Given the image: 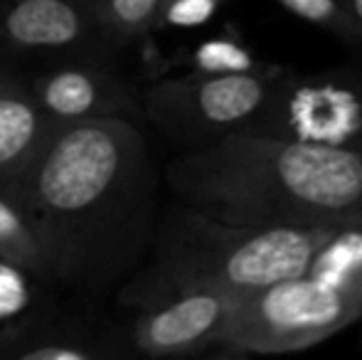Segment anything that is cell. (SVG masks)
Returning a JSON list of instances; mask_svg holds the SVG:
<instances>
[{
	"label": "cell",
	"mask_w": 362,
	"mask_h": 360,
	"mask_svg": "<svg viewBox=\"0 0 362 360\" xmlns=\"http://www.w3.org/2000/svg\"><path fill=\"white\" fill-rule=\"evenodd\" d=\"M15 197L33 217L57 281L104 289L153 245L158 170L129 116L57 124Z\"/></svg>",
	"instance_id": "cell-1"
},
{
	"label": "cell",
	"mask_w": 362,
	"mask_h": 360,
	"mask_svg": "<svg viewBox=\"0 0 362 360\" xmlns=\"http://www.w3.org/2000/svg\"><path fill=\"white\" fill-rule=\"evenodd\" d=\"M165 180L177 202L237 225L362 222V151L237 131L182 151L165 168Z\"/></svg>",
	"instance_id": "cell-2"
},
{
	"label": "cell",
	"mask_w": 362,
	"mask_h": 360,
	"mask_svg": "<svg viewBox=\"0 0 362 360\" xmlns=\"http://www.w3.org/2000/svg\"><path fill=\"white\" fill-rule=\"evenodd\" d=\"M328 232L237 225L175 202L156 225L153 262L134 286V303L190 289L232 296L259 291L303 272Z\"/></svg>",
	"instance_id": "cell-3"
},
{
	"label": "cell",
	"mask_w": 362,
	"mask_h": 360,
	"mask_svg": "<svg viewBox=\"0 0 362 360\" xmlns=\"http://www.w3.org/2000/svg\"><path fill=\"white\" fill-rule=\"evenodd\" d=\"M355 321H362L360 298L303 269L237 296L219 346L254 356L296 353L328 341Z\"/></svg>",
	"instance_id": "cell-4"
},
{
	"label": "cell",
	"mask_w": 362,
	"mask_h": 360,
	"mask_svg": "<svg viewBox=\"0 0 362 360\" xmlns=\"http://www.w3.org/2000/svg\"><path fill=\"white\" fill-rule=\"evenodd\" d=\"M244 134L362 151V67L298 74L284 69Z\"/></svg>",
	"instance_id": "cell-5"
},
{
	"label": "cell",
	"mask_w": 362,
	"mask_h": 360,
	"mask_svg": "<svg viewBox=\"0 0 362 360\" xmlns=\"http://www.w3.org/2000/svg\"><path fill=\"white\" fill-rule=\"evenodd\" d=\"M284 64L247 74H197L163 79L146 91V114L185 151L200 149L244 126L264 106Z\"/></svg>",
	"instance_id": "cell-6"
},
{
	"label": "cell",
	"mask_w": 362,
	"mask_h": 360,
	"mask_svg": "<svg viewBox=\"0 0 362 360\" xmlns=\"http://www.w3.org/2000/svg\"><path fill=\"white\" fill-rule=\"evenodd\" d=\"M237 296L210 289L173 291L139 306L131 341L151 358H175L219 346Z\"/></svg>",
	"instance_id": "cell-7"
},
{
	"label": "cell",
	"mask_w": 362,
	"mask_h": 360,
	"mask_svg": "<svg viewBox=\"0 0 362 360\" xmlns=\"http://www.w3.org/2000/svg\"><path fill=\"white\" fill-rule=\"evenodd\" d=\"M101 30L96 0H10L0 13V37L20 52L84 47Z\"/></svg>",
	"instance_id": "cell-8"
},
{
	"label": "cell",
	"mask_w": 362,
	"mask_h": 360,
	"mask_svg": "<svg viewBox=\"0 0 362 360\" xmlns=\"http://www.w3.org/2000/svg\"><path fill=\"white\" fill-rule=\"evenodd\" d=\"M30 94L54 124L129 116L136 109L126 84L91 64H62L49 69L35 79Z\"/></svg>",
	"instance_id": "cell-9"
},
{
	"label": "cell",
	"mask_w": 362,
	"mask_h": 360,
	"mask_svg": "<svg viewBox=\"0 0 362 360\" xmlns=\"http://www.w3.org/2000/svg\"><path fill=\"white\" fill-rule=\"evenodd\" d=\"M54 126L30 89L15 82L0 89V190L18 195Z\"/></svg>",
	"instance_id": "cell-10"
},
{
	"label": "cell",
	"mask_w": 362,
	"mask_h": 360,
	"mask_svg": "<svg viewBox=\"0 0 362 360\" xmlns=\"http://www.w3.org/2000/svg\"><path fill=\"white\" fill-rule=\"evenodd\" d=\"M0 353L18 360H99L104 346L84 331L62 326H18L0 338Z\"/></svg>",
	"instance_id": "cell-11"
},
{
	"label": "cell",
	"mask_w": 362,
	"mask_h": 360,
	"mask_svg": "<svg viewBox=\"0 0 362 360\" xmlns=\"http://www.w3.org/2000/svg\"><path fill=\"white\" fill-rule=\"evenodd\" d=\"M0 260L20 267L28 277L52 279L45 242L23 202L0 190Z\"/></svg>",
	"instance_id": "cell-12"
},
{
	"label": "cell",
	"mask_w": 362,
	"mask_h": 360,
	"mask_svg": "<svg viewBox=\"0 0 362 360\" xmlns=\"http://www.w3.org/2000/svg\"><path fill=\"white\" fill-rule=\"evenodd\" d=\"M305 272L335 284L362 301V222L330 227L305 265Z\"/></svg>",
	"instance_id": "cell-13"
},
{
	"label": "cell",
	"mask_w": 362,
	"mask_h": 360,
	"mask_svg": "<svg viewBox=\"0 0 362 360\" xmlns=\"http://www.w3.org/2000/svg\"><path fill=\"white\" fill-rule=\"evenodd\" d=\"M187 67L197 74H247L262 72L272 64L257 57V52L234 30H224L215 37L202 40L187 54Z\"/></svg>",
	"instance_id": "cell-14"
},
{
	"label": "cell",
	"mask_w": 362,
	"mask_h": 360,
	"mask_svg": "<svg viewBox=\"0 0 362 360\" xmlns=\"http://www.w3.org/2000/svg\"><path fill=\"white\" fill-rule=\"evenodd\" d=\"M101 30L114 40H139L158 25L163 0H96Z\"/></svg>",
	"instance_id": "cell-15"
},
{
	"label": "cell",
	"mask_w": 362,
	"mask_h": 360,
	"mask_svg": "<svg viewBox=\"0 0 362 360\" xmlns=\"http://www.w3.org/2000/svg\"><path fill=\"white\" fill-rule=\"evenodd\" d=\"M276 3L303 23L315 25V28L335 35L348 45L362 47L360 30L353 25L340 0H276Z\"/></svg>",
	"instance_id": "cell-16"
},
{
	"label": "cell",
	"mask_w": 362,
	"mask_h": 360,
	"mask_svg": "<svg viewBox=\"0 0 362 360\" xmlns=\"http://www.w3.org/2000/svg\"><path fill=\"white\" fill-rule=\"evenodd\" d=\"M227 0H163L158 28H200L210 23Z\"/></svg>",
	"instance_id": "cell-17"
},
{
	"label": "cell",
	"mask_w": 362,
	"mask_h": 360,
	"mask_svg": "<svg viewBox=\"0 0 362 360\" xmlns=\"http://www.w3.org/2000/svg\"><path fill=\"white\" fill-rule=\"evenodd\" d=\"M30 303L28 274L20 267L0 260V321L20 316Z\"/></svg>",
	"instance_id": "cell-18"
},
{
	"label": "cell",
	"mask_w": 362,
	"mask_h": 360,
	"mask_svg": "<svg viewBox=\"0 0 362 360\" xmlns=\"http://www.w3.org/2000/svg\"><path fill=\"white\" fill-rule=\"evenodd\" d=\"M345 8V13L350 15V20H353V25L360 30L362 35V0H340Z\"/></svg>",
	"instance_id": "cell-19"
},
{
	"label": "cell",
	"mask_w": 362,
	"mask_h": 360,
	"mask_svg": "<svg viewBox=\"0 0 362 360\" xmlns=\"http://www.w3.org/2000/svg\"><path fill=\"white\" fill-rule=\"evenodd\" d=\"M10 82H13V79H10V77H5V74L0 72V89H3V87H8Z\"/></svg>",
	"instance_id": "cell-20"
}]
</instances>
